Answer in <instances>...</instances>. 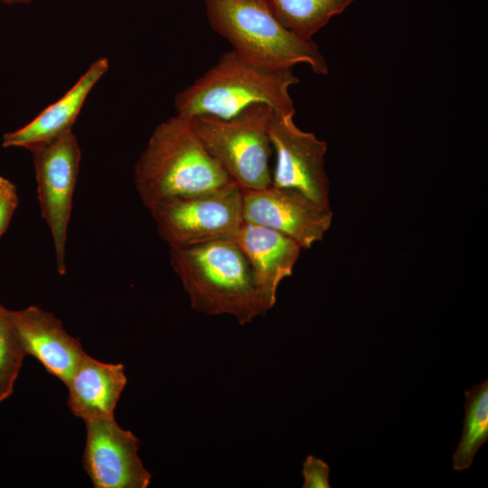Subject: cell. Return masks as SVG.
Returning <instances> with one entry per match:
<instances>
[{"instance_id":"obj_5","label":"cell","mask_w":488,"mask_h":488,"mask_svg":"<svg viewBox=\"0 0 488 488\" xmlns=\"http://www.w3.org/2000/svg\"><path fill=\"white\" fill-rule=\"evenodd\" d=\"M273 115L268 106L254 104L229 119L209 116L192 119L203 146L230 178L242 190H258L271 185Z\"/></svg>"},{"instance_id":"obj_16","label":"cell","mask_w":488,"mask_h":488,"mask_svg":"<svg viewBox=\"0 0 488 488\" xmlns=\"http://www.w3.org/2000/svg\"><path fill=\"white\" fill-rule=\"evenodd\" d=\"M465 416L463 432L452 455L454 470L462 471L472 465L479 448L488 439V380L465 391Z\"/></svg>"},{"instance_id":"obj_1","label":"cell","mask_w":488,"mask_h":488,"mask_svg":"<svg viewBox=\"0 0 488 488\" xmlns=\"http://www.w3.org/2000/svg\"><path fill=\"white\" fill-rule=\"evenodd\" d=\"M134 183L148 209L233 181L203 146L192 119L175 114L155 128L134 166Z\"/></svg>"},{"instance_id":"obj_3","label":"cell","mask_w":488,"mask_h":488,"mask_svg":"<svg viewBox=\"0 0 488 488\" xmlns=\"http://www.w3.org/2000/svg\"><path fill=\"white\" fill-rule=\"evenodd\" d=\"M299 80L292 70H276L250 62L230 50L174 98L176 114L229 119L254 104L295 115L289 89Z\"/></svg>"},{"instance_id":"obj_4","label":"cell","mask_w":488,"mask_h":488,"mask_svg":"<svg viewBox=\"0 0 488 488\" xmlns=\"http://www.w3.org/2000/svg\"><path fill=\"white\" fill-rule=\"evenodd\" d=\"M211 28L245 60L276 70L304 63L317 75L329 73L313 40L296 35L277 19L266 0H204Z\"/></svg>"},{"instance_id":"obj_15","label":"cell","mask_w":488,"mask_h":488,"mask_svg":"<svg viewBox=\"0 0 488 488\" xmlns=\"http://www.w3.org/2000/svg\"><path fill=\"white\" fill-rule=\"evenodd\" d=\"M277 19L287 30L305 40L343 13L355 0H266Z\"/></svg>"},{"instance_id":"obj_10","label":"cell","mask_w":488,"mask_h":488,"mask_svg":"<svg viewBox=\"0 0 488 488\" xmlns=\"http://www.w3.org/2000/svg\"><path fill=\"white\" fill-rule=\"evenodd\" d=\"M83 466L95 488H146L151 474L137 455L139 440L114 415L84 421Z\"/></svg>"},{"instance_id":"obj_9","label":"cell","mask_w":488,"mask_h":488,"mask_svg":"<svg viewBox=\"0 0 488 488\" xmlns=\"http://www.w3.org/2000/svg\"><path fill=\"white\" fill-rule=\"evenodd\" d=\"M242 216L244 221L278 231L302 249H309L323 239L332 225L333 213L331 207L271 184L263 189L242 190Z\"/></svg>"},{"instance_id":"obj_19","label":"cell","mask_w":488,"mask_h":488,"mask_svg":"<svg viewBox=\"0 0 488 488\" xmlns=\"http://www.w3.org/2000/svg\"><path fill=\"white\" fill-rule=\"evenodd\" d=\"M17 205L18 196L15 185L0 176V237L6 230Z\"/></svg>"},{"instance_id":"obj_17","label":"cell","mask_w":488,"mask_h":488,"mask_svg":"<svg viewBox=\"0 0 488 488\" xmlns=\"http://www.w3.org/2000/svg\"><path fill=\"white\" fill-rule=\"evenodd\" d=\"M8 311L0 305V403L12 395L23 357L26 355Z\"/></svg>"},{"instance_id":"obj_8","label":"cell","mask_w":488,"mask_h":488,"mask_svg":"<svg viewBox=\"0 0 488 488\" xmlns=\"http://www.w3.org/2000/svg\"><path fill=\"white\" fill-rule=\"evenodd\" d=\"M294 115L275 113L269 127L276 154L271 184L297 192L317 204L330 205V183L324 168L327 144L301 130Z\"/></svg>"},{"instance_id":"obj_12","label":"cell","mask_w":488,"mask_h":488,"mask_svg":"<svg viewBox=\"0 0 488 488\" xmlns=\"http://www.w3.org/2000/svg\"><path fill=\"white\" fill-rule=\"evenodd\" d=\"M235 241L270 310L276 304L279 284L292 275L302 249L278 231L246 221H243Z\"/></svg>"},{"instance_id":"obj_2","label":"cell","mask_w":488,"mask_h":488,"mask_svg":"<svg viewBox=\"0 0 488 488\" xmlns=\"http://www.w3.org/2000/svg\"><path fill=\"white\" fill-rule=\"evenodd\" d=\"M169 255L195 311L230 314L244 325L269 310L235 239L169 248Z\"/></svg>"},{"instance_id":"obj_13","label":"cell","mask_w":488,"mask_h":488,"mask_svg":"<svg viewBox=\"0 0 488 488\" xmlns=\"http://www.w3.org/2000/svg\"><path fill=\"white\" fill-rule=\"evenodd\" d=\"M108 68L109 62L106 57L94 61L61 98L41 111L27 125L5 134L3 147H23L29 150L72 131V126L89 94Z\"/></svg>"},{"instance_id":"obj_6","label":"cell","mask_w":488,"mask_h":488,"mask_svg":"<svg viewBox=\"0 0 488 488\" xmlns=\"http://www.w3.org/2000/svg\"><path fill=\"white\" fill-rule=\"evenodd\" d=\"M169 248L235 239L242 223V190L233 183L148 208Z\"/></svg>"},{"instance_id":"obj_18","label":"cell","mask_w":488,"mask_h":488,"mask_svg":"<svg viewBox=\"0 0 488 488\" xmlns=\"http://www.w3.org/2000/svg\"><path fill=\"white\" fill-rule=\"evenodd\" d=\"M329 465L322 459L309 455L303 463V488H329Z\"/></svg>"},{"instance_id":"obj_14","label":"cell","mask_w":488,"mask_h":488,"mask_svg":"<svg viewBox=\"0 0 488 488\" xmlns=\"http://www.w3.org/2000/svg\"><path fill=\"white\" fill-rule=\"evenodd\" d=\"M126 384L122 364L101 362L84 353L66 384L68 406L84 421L112 416Z\"/></svg>"},{"instance_id":"obj_20","label":"cell","mask_w":488,"mask_h":488,"mask_svg":"<svg viewBox=\"0 0 488 488\" xmlns=\"http://www.w3.org/2000/svg\"><path fill=\"white\" fill-rule=\"evenodd\" d=\"M35 0H0L1 3L7 4V5H14V4H30Z\"/></svg>"},{"instance_id":"obj_7","label":"cell","mask_w":488,"mask_h":488,"mask_svg":"<svg viewBox=\"0 0 488 488\" xmlns=\"http://www.w3.org/2000/svg\"><path fill=\"white\" fill-rule=\"evenodd\" d=\"M29 151L33 155L42 217L52 234L57 270L64 275L67 230L80 169V148L75 135L70 131Z\"/></svg>"},{"instance_id":"obj_11","label":"cell","mask_w":488,"mask_h":488,"mask_svg":"<svg viewBox=\"0 0 488 488\" xmlns=\"http://www.w3.org/2000/svg\"><path fill=\"white\" fill-rule=\"evenodd\" d=\"M8 313L25 354L67 384L85 353L80 341L52 314L37 306Z\"/></svg>"}]
</instances>
